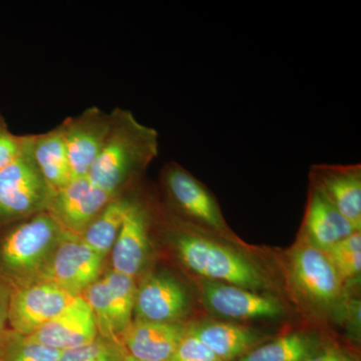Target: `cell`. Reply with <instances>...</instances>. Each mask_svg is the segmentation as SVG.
<instances>
[{
	"label": "cell",
	"instance_id": "1",
	"mask_svg": "<svg viewBox=\"0 0 361 361\" xmlns=\"http://www.w3.org/2000/svg\"><path fill=\"white\" fill-rule=\"evenodd\" d=\"M106 144L87 178L99 189L118 196L126 184L144 172L159 155V134L132 111L116 108Z\"/></svg>",
	"mask_w": 361,
	"mask_h": 361
},
{
	"label": "cell",
	"instance_id": "2",
	"mask_svg": "<svg viewBox=\"0 0 361 361\" xmlns=\"http://www.w3.org/2000/svg\"><path fill=\"white\" fill-rule=\"evenodd\" d=\"M174 245L184 265L205 280L251 291L267 287L264 275L250 260L208 237L198 233L179 232L175 235Z\"/></svg>",
	"mask_w": 361,
	"mask_h": 361
},
{
	"label": "cell",
	"instance_id": "3",
	"mask_svg": "<svg viewBox=\"0 0 361 361\" xmlns=\"http://www.w3.org/2000/svg\"><path fill=\"white\" fill-rule=\"evenodd\" d=\"M30 139L32 135H27L20 155L0 171V221L44 212L54 196L33 161Z\"/></svg>",
	"mask_w": 361,
	"mask_h": 361
},
{
	"label": "cell",
	"instance_id": "4",
	"mask_svg": "<svg viewBox=\"0 0 361 361\" xmlns=\"http://www.w3.org/2000/svg\"><path fill=\"white\" fill-rule=\"evenodd\" d=\"M66 233L47 211L35 214L2 237L0 263L11 272L35 269L56 250Z\"/></svg>",
	"mask_w": 361,
	"mask_h": 361
},
{
	"label": "cell",
	"instance_id": "5",
	"mask_svg": "<svg viewBox=\"0 0 361 361\" xmlns=\"http://www.w3.org/2000/svg\"><path fill=\"white\" fill-rule=\"evenodd\" d=\"M137 287L134 277L122 273H109L85 290L96 320L97 331L106 341L121 344V337L132 323Z\"/></svg>",
	"mask_w": 361,
	"mask_h": 361
},
{
	"label": "cell",
	"instance_id": "6",
	"mask_svg": "<svg viewBox=\"0 0 361 361\" xmlns=\"http://www.w3.org/2000/svg\"><path fill=\"white\" fill-rule=\"evenodd\" d=\"M161 177L169 198L183 216L211 231L228 232L215 197L191 173L172 161L164 169Z\"/></svg>",
	"mask_w": 361,
	"mask_h": 361
},
{
	"label": "cell",
	"instance_id": "7",
	"mask_svg": "<svg viewBox=\"0 0 361 361\" xmlns=\"http://www.w3.org/2000/svg\"><path fill=\"white\" fill-rule=\"evenodd\" d=\"M292 278L304 295L322 307H334L343 298L342 279L324 251L301 237L290 255Z\"/></svg>",
	"mask_w": 361,
	"mask_h": 361
},
{
	"label": "cell",
	"instance_id": "8",
	"mask_svg": "<svg viewBox=\"0 0 361 361\" xmlns=\"http://www.w3.org/2000/svg\"><path fill=\"white\" fill-rule=\"evenodd\" d=\"M78 296L51 281L26 286L9 298L7 318L16 332L28 336L61 314Z\"/></svg>",
	"mask_w": 361,
	"mask_h": 361
},
{
	"label": "cell",
	"instance_id": "9",
	"mask_svg": "<svg viewBox=\"0 0 361 361\" xmlns=\"http://www.w3.org/2000/svg\"><path fill=\"white\" fill-rule=\"evenodd\" d=\"M111 121V113L92 106L61 123L73 179L89 174L110 134Z\"/></svg>",
	"mask_w": 361,
	"mask_h": 361
},
{
	"label": "cell",
	"instance_id": "10",
	"mask_svg": "<svg viewBox=\"0 0 361 361\" xmlns=\"http://www.w3.org/2000/svg\"><path fill=\"white\" fill-rule=\"evenodd\" d=\"M115 196L99 189L87 177L75 178L52 196L47 212L63 231L84 233Z\"/></svg>",
	"mask_w": 361,
	"mask_h": 361
},
{
	"label": "cell",
	"instance_id": "11",
	"mask_svg": "<svg viewBox=\"0 0 361 361\" xmlns=\"http://www.w3.org/2000/svg\"><path fill=\"white\" fill-rule=\"evenodd\" d=\"M204 302L216 314L230 319L276 318L284 307L275 297L262 295L234 285L204 279L201 283Z\"/></svg>",
	"mask_w": 361,
	"mask_h": 361
},
{
	"label": "cell",
	"instance_id": "12",
	"mask_svg": "<svg viewBox=\"0 0 361 361\" xmlns=\"http://www.w3.org/2000/svg\"><path fill=\"white\" fill-rule=\"evenodd\" d=\"M66 233L52 255L47 281L54 282L80 295L97 281L103 265L104 257L90 248L82 239L71 238Z\"/></svg>",
	"mask_w": 361,
	"mask_h": 361
},
{
	"label": "cell",
	"instance_id": "13",
	"mask_svg": "<svg viewBox=\"0 0 361 361\" xmlns=\"http://www.w3.org/2000/svg\"><path fill=\"white\" fill-rule=\"evenodd\" d=\"M310 185L317 188L342 216L361 229V166L313 165Z\"/></svg>",
	"mask_w": 361,
	"mask_h": 361
},
{
	"label": "cell",
	"instance_id": "14",
	"mask_svg": "<svg viewBox=\"0 0 361 361\" xmlns=\"http://www.w3.org/2000/svg\"><path fill=\"white\" fill-rule=\"evenodd\" d=\"M97 332L89 304L84 297L78 295L61 314L25 337L42 345L65 351L96 341Z\"/></svg>",
	"mask_w": 361,
	"mask_h": 361
},
{
	"label": "cell",
	"instance_id": "15",
	"mask_svg": "<svg viewBox=\"0 0 361 361\" xmlns=\"http://www.w3.org/2000/svg\"><path fill=\"white\" fill-rule=\"evenodd\" d=\"M189 308L186 289L171 275H153L137 289L135 304L137 319L177 322L187 314Z\"/></svg>",
	"mask_w": 361,
	"mask_h": 361
},
{
	"label": "cell",
	"instance_id": "16",
	"mask_svg": "<svg viewBox=\"0 0 361 361\" xmlns=\"http://www.w3.org/2000/svg\"><path fill=\"white\" fill-rule=\"evenodd\" d=\"M187 332L188 326L178 322L135 319L121 337V345L139 361H168Z\"/></svg>",
	"mask_w": 361,
	"mask_h": 361
},
{
	"label": "cell",
	"instance_id": "17",
	"mask_svg": "<svg viewBox=\"0 0 361 361\" xmlns=\"http://www.w3.org/2000/svg\"><path fill=\"white\" fill-rule=\"evenodd\" d=\"M149 211L130 202L111 253L114 271L135 277L146 263L149 252Z\"/></svg>",
	"mask_w": 361,
	"mask_h": 361
},
{
	"label": "cell",
	"instance_id": "18",
	"mask_svg": "<svg viewBox=\"0 0 361 361\" xmlns=\"http://www.w3.org/2000/svg\"><path fill=\"white\" fill-rule=\"evenodd\" d=\"M355 232L357 230L353 225L338 212L317 188L310 185L302 238L316 248L326 252Z\"/></svg>",
	"mask_w": 361,
	"mask_h": 361
},
{
	"label": "cell",
	"instance_id": "19",
	"mask_svg": "<svg viewBox=\"0 0 361 361\" xmlns=\"http://www.w3.org/2000/svg\"><path fill=\"white\" fill-rule=\"evenodd\" d=\"M188 331L224 361L239 360L266 338L258 330L228 322L194 323L188 325Z\"/></svg>",
	"mask_w": 361,
	"mask_h": 361
},
{
	"label": "cell",
	"instance_id": "20",
	"mask_svg": "<svg viewBox=\"0 0 361 361\" xmlns=\"http://www.w3.org/2000/svg\"><path fill=\"white\" fill-rule=\"evenodd\" d=\"M30 152L40 174L54 193L73 179L61 125L49 132L32 135Z\"/></svg>",
	"mask_w": 361,
	"mask_h": 361
},
{
	"label": "cell",
	"instance_id": "21",
	"mask_svg": "<svg viewBox=\"0 0 361 361\" xmlns=\"http://www.w3.org/2000/svg\"><path fill=\"white\" fill-rule=\"evenodd\" d=\"M319 346L315 336L295 332L259 345L235 361H305L319 353Z\"/></svg>",
	"mask_w": 361,
	"mask_h": 361
},
{
	"label": "cell",
	"instance_id": "22",
	"mask_svg": "<svg viewBox=\"0 0 361 361\" xmlns=\"http://www.w3.org/2000/svg\"><path fill=\"white\" fill-rule=\"evenodd\" d=\"M130 202L116 197L85 230L82 241L102 257L113 249Z\"/></svg>",
	"mask_w": 361,
	"mask_h": 361
},
{
	"label": "cell",
	"instance_id": "23",
	"mask_svg": "<svg viewBox=\"0 0 361 361\" xmlns=\"http://www.w3.org/2000/svg\"><path fill=\"white\" fill-rule=\"evenodd\" d=\"M342 281L360 276L361 272V235L355 232L325 252Z\"/></svg>",
	"mask_w": 361,
	"mask_h": 361
},
{
	"label": "cell",
	"instance_id": "24",
	"mask_svg": "<svg viewBox=\"0 0 361 361\" xmlns=\"http://www.w3.org/2000/svg\"><path fill=\"white\" fill-rule=\"evenodd\" d=\"M126 355L121 344L97 338L84 346L61 351L59 361H125Z\"/></svg>",
	"mask_w": 361,
	"mask_h": 361
},
{
	"label": "cell",
	"instance_id": "25",
	"mask_svg": "<svg viewBox=\"0 0 361 361\" xmlns=\"http://www.w3.org/2000/svg\"><path fill=\"white\" fill-rule=\"evenodd\" d=\"M61 351L23 337L9 346L0 361H59Z\"/></svg>",
	"mask_w": 361,
	"mask_h": 361
},
{
	"label": "cell",
	"instance_id": "26",
	"mask_svg": "<svg viewBox=\"0 0 361 361\" xmlns=\"http://www.w3.org/2000/svg\"><path fill=\"white\" fill-rule=\"evenodd\" d=\"M168 361H224L218 357L197 337L187 332Z\"/></svg>",
	"mask_w": 361,
	"mask_h": 361
},
{
	"label": "cell",
	"instance_id": "27",
	"mask_svg": "<svg viewBox=\"0 0 361 361\" xmlns=\"http://www.w3.org/2000/svg\"><path fill=\"white\" fill-rule=\"evenodd\" d=\"M27 135H14L0 114V171L13 163L25 149Z\"/></svg>",
	"mask_w": 361,
	"mask_h": 361
},
{
	"label": "cell",
	"instance_id": "28",
	"mask_svg": "<svg viewBox=\"0 0 361 361\" xmlns=\"http://www.w3.org/2000/svg\"><path fill=\"white\" fill-rule=\"evenodd\" d=\"M305 361H351V360L341 351L336 350V349H326L322 353L319 351Z\"/></svg>",
	"mask_w": 361,
	"mask_h": 361
},
{
	"label": "cell",
	"instance_id": "29",
	"mask_svg": "<svg viewBox=\"0 0 361 361\" xmlns=\"http://www.w3.org/2000/svg\"><path fill=\"white\" fill-rule=\"evenodd\" d=\"M9 298L7 295L6 289L0 284V334L4 329V320L7 318V312H8Z\"/></svg>",
	"mask_w": 361,
	"mask_h": 361
},
{
	"label": "cell",
	"instance_id": "30",
	"mask_svg": "<svg viewBox=\"0 0 361 361\" xmlns=\"http://www.w3.org/2000/svg\"><path fill=\"white\" fill-rule=\"evenodd\" d=\"M125 361H139L137 360H135V358H133L132 356L130 355H126Z\"/></svg>",
	"mask_w": 361,
	"mask_h": 361
}]
</instances>
